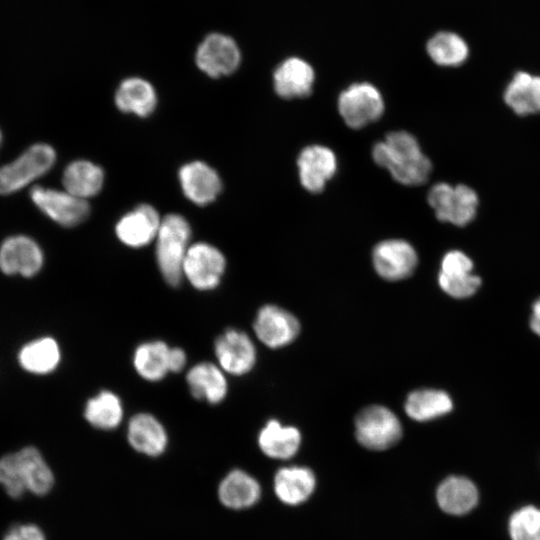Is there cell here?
<instances>
[{
    "label": "cell",
    "mask_w": 540,
    "mask_h": 540,
    "mask_svg": "<svg viewBox=\"0 0 540 540\" xmlns=\"http://www.w3.org/2000/svg\"><path fill=\"white\" fill-rule=\"evenodd\" d=\"M297 167L303 188L311 193H319L336 173L337 158L326 146L310 145L301 150Z\"/></svg>",
    "instance_id": "15"
},
{
    "label": "cell",
    "mask_w": 540,
    "mask_h": 540,
    "mask_svg": "<svg viewBox=\"0 0 540 540\" xmlns=\"http://www.w3.org/2000/svg\"><path fill=\"white\" fill-rule=\"evenodd\" d=\"M123 414L120 398L108 390H103L90 398L84 408L86 421L101 430L117 428L122 422Z\"/></svg>",
    "instance_id": "32"
},
{
    "label": "cell",
    "mask_w": 540,
    "mask_h": 540,
    "mask_svg": "<svg viewBox=\"0 0 540 540\" xmlns=\"http://www.w3.org/2000/svg\"><path fill=\"white\" fill-rule=\"evenodd\" d=\"M2 140H3V136H2V132L0 130V147H1V144H2Z\"/></svg>",
    "instance_id": "39"
},
{
    "label": "cell",
    "mask_w": 540,
    "mask_h": 540,
    "mask_svg": "<svg viewBox=\"0 0 540 540\" xmlns=\"http://www.w3.org/2000/svg\"><path fill=\"white\" fill-rule=\"evenodd\" d=\"M56 152L45 143L28 147L15 160L0 167V195L13 194L45 175L55 164Z\"/></svg>",
    "instance_id": "4"
},
{
    "label": "cell",
    "mask_w": 540,
    "mask_h": 540,
    "mask_svg": "<svg viewBox=\"0 0 540 540\" xmlns=\"http://www.w3.org/2000/svg\"><path fill=\"white\" fill-rule=\"evenodd\" d=\"M103 182V170L90 161H73L63 171L62 183L65 190L81 199L97 195Z\"/></svg>",
    "instance_id": "27"
},
{
    "label": "cell",
    "mask_w": 540,
    "mask_h": 540,
    "mask_svg": "<svg viewBox=\"0 0 540 540\" xmlns=\"http://www.w3.org/2000/svg\"><path fill=\"white\" fill-rule=\"evenodd\" d=\"M373 266L385 280L398 281L409 277L418 263L413 246L402 239L379 242L372 253Z\"/></svg>",
    "instance_id": "13"
},
{
    "label": "cell",
    "mask_w": 540,
    "mask_h": 540,
    "mask_svg": "<svg viewBox=\"0 0 540 540\" xmlns=\"http://www.w3.org/2000/svg\"><path fill=\"white\" fill-rule=\"evenodd\" d=\"M179 180L186 198L201 206L213 202L222 188L217 172L201 161L183 165L179 170Z\"/></svg>",
    "instance_id": "18"
},
{
    "label": "cell",
    "mask_w": 540,
    "mask_h": 540,
    "mask_svg": "<svg viewBox=\"0 0 540 540\" xmlns=\"http://www.w3.org/2000/svg\"><path fill=\"white\" fill-rule=\"evenodd\" d=\"M509 531L512 540H540V509L526 506L510 518Z\"/></svg>",
    "instance_id": "33"
},
{
    "label": "cell",
    "mask_w": 540,
    "mask_h": 540,
    "mask_svg": "<svg viewBox=\"0 0 540 540\" xmlns=\"http://www.w3.org/2000/svg\"><path fill=\"white\" fill-rule=\"evenodd\" d=\"M44 253L30 236L17 234L0 244V271L7 276L32 278L43 268Z\"/></svg>",
    "instance_id": "11"
},
{
    "label": "cell",
    "mask_w": 540,
    "mask_h": 540,
    "mask_svg": "<svg viewBox=\"0 0 540 540\" xmlns=\"http://www.w3.org/2000/svg\"><path fill=\"white\" fill-rule=\"evenodd\" d=\"M34 205L47 217L63 227H74L86 220L90 207L85 199L69 192L35 186L30 190Z\"/></svg>",
    "instance_id": "10"
},
{
    "label": "cell",
    "mask_w": 540,
    "mask_h": 540,
    "mask_svg": "<svg viewBox=\"0 0 540 540\" xmlns=\"http://www.w3.org/2000/svg\"><path fill=\"white\" fill-rule=\"evenodd\" d=\"M260 494L257 480L240 469L230 471L218 486L220 502L230 509L251 507L259 500Z\"/></svg>",
    "instance_id": "23"
},
{
    "label": "cell",
    "mask_w": 540,
    "mask_h": 540,
    "mask_svg": "<svg viewBox=\"0 0 540 540\" xmlns=\"http://www.w3.org/2000/svg\"><path fill=\"white\" fill-rule=\"evenodd\" d=\"M127 440L135 451L156 457L165 451L168 436L164 426L155 416L137 413L128 422Z\"/></svg>",
    "instance_id": "19"
},
{
    "label": "cell",
    "mask_w": 540,
    "mask_h": 540,
    "mask_svg": "<svg viewBox=\"0 0 540 540\" xmlns=\"http://www.w3.org/2000/svg\"><path fill=\"white\" fill-rule=\"evenodd\" d=\"M473 262L464 252L451 250L447 252L440 266V274L447 276H457L472 273Z\"/></svg>",
    "instance_id": "35"
},
{
    "label": "cell",
    "mask_w": 540,
    "mask_h": 540,
    "mask_svg": "<svg viewBox=\"0 0 540 540\" xmlns=\"http://www.w3.org/2000/svg\"><path fill=\"white\" fill-rule=\"evenodd\" d=\"M225 268L226 259L218 248L197 242L189 246L182 272L195 289L210 291L220 284Z\"/></svg>",
    "instance_id": "8"
},
{
    "label": "cell",
    "mask_w": 540,
    "mask_h": 540,
    "mask_svg": "<svg viewBox=\"0 0 540 540\" xmlns=\"http://www.w3.org/2000/svg\"><path fill=\"white\" fill-rule=\"evenodd\" d=\"M372 158L387 169L395 181L407 186L425 183L432 171V163L417 139L406 131L388 133L383 141L373 146Z\"/></svg>",
    "instance_id": "1"
},
{
    "label": "cell",
    "mask_w": 540,
    "mask_h": 540,
    "mask_svg": "<svg viewBox=\"0 0 540 540\" xmlns=\"http://www.w3.org/2000/svg\"><path fill=\"white\" fill-rule=\"evenodd\" d=\"M426 51L435 64L443 67H458L469 56L467 42L452 31H440L434 34L426 44Z\"/></svg>",
    "instance_id": "31"
},
{
    "label": "cell",
    "mask_w": 540,
    "mask_h": 540,
    "mask_svg": "<svg viewBox=\"0 0 540 540\" xmlns=\"http://www.w3.org/2000/svg\"><path fill=\"white\" fill-rule=\"evenodd\" d=\"M214 353L219 367L235 376L248 373L256 361L252 340L245 332L235 328L226 329L216 338Z\"/></svg>",
    "instance_id": "12"
},
{
    "label": "cell",
    "mask_w": 540,
    "mask_h": 540,
    "mask_svg": "<svg viewBox=\"0 0 540 540\" xmlns=\"http://www.w3.org/2000/svg\"><path fill=\"white\" fill-rule=\"evenodd\" d=\"M170 347L154 340L140 344L134 351L133 366L140 377L147 381H160L169 373Z\"/></svg>",
    "instance_id": "29"
},
{
    "label": "cell",
    "mask_w": 540,
    "mask_h": 540,
    "mask_svg": "<svg viewBox=\"0 0 540 540\" xmlns=\"http://www.w3.org/2000/svg\"><path fill=\"white\" fill-rule=\"evenodd\" d=\"M315 82L313 67L300 57L283 60L273 72L275 92L284 99L307 97Z\"/></svg>",
    "instance_id": "17"
},
{
    "label": "cell",
    "mask_w": 540,
    "mask_h": 540,
    "mask_svg": "<svg viewBox=\"0 0 540 540\" xmlns=\"http://www.w3.org/2000/svg\"><path fill=\"white\" fill-rule=\"evenodd\" d=\"M453 408L450 396L436 389L411 392L405 402L407 415L416 421H429L449 413Z\"/></svg>",
    "instance_id": "30"
},
{
    "label": "cell",
    "mask_w": 540,
    "mask_h": 540,
    "mask_svg": "<svg viewBox=\"0 0 540 540\" xmlns=\"http://www.w3.org/2000/svg\"><path fill=\"white\" fill-rule=\"evenodd\" d=\"M337 108L348 127L360 129L377 121L385 105L380 91L373 84L361 82L350 85L339 94Z\"/></svg>",
    "instance_id": "7"
},
{
    "label": "cell",
    "mask_w": 540,
    "mask_h": 540,
    "mask_svg": "<svg viewBox=\"0 0 540 540\" xmlns=\"http://www.w3.org/2000/svg\"><path fill=\"white\" fill-rule=\"evenodd\" d=\"M358 442L370 450H386L402 437L398 417L387 407L371 405L362 409L355 420Z\"/></svg>",
    "instance_id": "6"
},
{
    "label": "cell",
    "mask_w": 540,
    "mask_h": 540,
    "mask_svg": "<svg viewBox=\"0 0 540 540\" xmlns=\"http://www.w3.org/2000/svg\"><path fill=\"white\" fill-rule=\"evenodd\" d=\"M191 229L179 214L166 215L160 224L156 240V262L170 286H178L183 278V262L189 248Z\"/></svg>",
    "instance_id": "3"
},
{
    "label": "cell",
    "mask_w": 540,
    "mask_h": 540,
    "mask_svg": "<svg viewBox=\"0 0 540 540\" xmlns=\"http://www.w3.org/2000/svg\"><path fill=\"white\" fill-rule=\"evenodd\" d=\"M186 382L194 398L209 404H219L228 392L225 372L211 362H200L191 367L186 374Z\"/></svg>",
    "instance_id": "21"
},
{
    "label": "cell",
    "mask_w": 540,
    "mask_h": 540,
    "mask_svg": "<svg viewBox=\"0 0 540 540\" xmlns=\"http://www.w3.org/2000/svg\"><path fill=\"white\" fill-rule=\"evenodd\" d=\"M253 329L264 345L275 349L290 344L298 336L300 324L287 310L267 304L258 310Z\"/></svg>",
    "instance_id": "14"
},
{
    "label": "cell",
    "mask_w": 540,
    "mask_h": 540,
    "mask_svg": "<svg viewBox=\"0 0 540 540\" xmlns=\"http://www.w3.org/2000/svg\"><path fill=\"white\" fill-rule=\"evenodd\" d=\"M301 434L293 426H283L272 419L261 429L258 444L261 451L270 458L288 459L299 449Z\"/></svg>",
    "instance_id": "26"
},
{
    "label": "cell",
    "mask_w": 540,
    "mask_h": 540,
    "mask_svg": "<svg viewBox=\"0 0 540 540\" xmlns=\"http://www.w3.org/2000/svg\"><path fill=\"white\" fill-rule=\"evenodd\" d=\"M198 68L212 78L234 73L241 63V51L229 35L214 32L200 42L195 54Z\"/></svg>",
    "instance_id": "9"
},
{
    "label": "cell",
    "mask_w": 540,
    "mask_h": 540,
    "mask_svg": "<svg viewBox=\"0 0 540 540\" xmlns=\"http://www.w3.org/2000/svg\"><path fill=\"white\" fill-rule=\"evenodd\" d=\"M162 219L149 204L138 205L117 222V238L126 246L140 248L152 242L158 233Z\"/></svg>",
    "instance_id": "16"
},
{
    "label": "cell",
    "mask_w": 540,
    "mask_h": 540,
    "mask_svg": "<svg viewBox=\"0 0 540 540\" xmlns=\"http://www.w3.org/2000/svg\"><path fill=\"white\" fill-rule=\"evenodd\" d=\"M438 283L446 294L461 299L472 296L480 287L481 279L473 273L457 276H447L439 273Z\"/></svg>",
    "instance_id": "34"
},
{
    "label": "cell",
    "mask_w": 540,
    "mask_h": 540,
    "mask_svg": "<svg viewBox=\"0 0 540 540\" xmlns=\"http://www.w3.org/2000/svg\"><path fill=\"white\" fill-rule=\"evenodd\" d=\"M503 100L519 116L540 113V76L517 71L503 91Z\"/></svg>",
    "instance_id": "22"
},
{
    "label": "cell",
    "mask_w": 540,
    "mask_h": 540,
    "mask_svg": "<svg viewBox=\"0 0 540 540\" xmlns=\"http://www.w3.org/2000/svg\"><path fill=\"white\" fill-rule=\"evenodd\" d=\"M427 200L438 220L461 227L474 220L479 206L476 191L464 184L439 182L430 188Z\"/></svg>",
    "instance_id": "5"
},
{
    "label": "cell",
    "mask_w": 540,
    "mask_h": 540,
    "mask_svg": "<svg viewBox=\"0 0 540 540\" xmlns=\"http://www.w3.org/2000/svg\"><path fill=\"white\" fill-rule=\"evenodd\" d=\"M3 540H46L42 530L33 524L13 526L5 534Z\"/></svg>",
    "instance_id": "36"
},
{
    "label": "cell",
    "mask_w": 540,
    "mask_h": 540,
    "mask_svg": "<svg viewBox=\"0 0 540 540\" xmlns=\"http://www.w3.org/2000/svg\"><path fill=\"white\" fill-rule=\"evenodd\" d=\"M0 484L13 498L25 492L47 494L54 484V475L40 451L26 446L0 458Z\"/></svg>",
    "instance_id": "2"
},
{
    "label": "cell",
    "mask_w": 540,
    "mask_h": 540,
    "mask_svg": "<svg viewBox=\"0 0 540 540\" xmlns=\"http://www.w3.org/2000/svg\"><path fill=\"white\" fill-rule=\"evenodd\" d=\"M475 485L464 477L452 476L445 479L437 490V501L446 513L461 515L470 511L477 503Z\"/></svg>",
    "instance_id": "28"
},
{
    "label": "cell",
    "mask_w": 540,
    "mask_h": 540,
    "mask_svg": "<svg viewBox=\"0 0 540 540\" xmlns=\"http://www.w3.org/2000/svg\"><path fill=\"white\" fill-rule=\"evenodd\" d=\"M187 362L185 351L179 347H170L169 351V371L178 373L183 370Z\"/></svg>",
    "instance_id": "37"
},
{
    "label": "cell",
    "mask_w": 540,
    "mask_h": 540,
    "mask_svg": "<svg viewBox=\"0 0 540 540\" xmlns=\"http://www.w3.org/2000/svg\"><path fill=\"white\" fill-rule=\"evenodd\" d=\"M315 483V476L309 468L285 467L276 473L274 489L277 497L282 502L297 505L312 494Z\"/></svg>",
    "instance_id": "25"
},
{
    "label": "cell",
    "mask_w": 540,
    "mask_h": 540,
    "mask_svg": "<svg viewBox=\"0 0 540 540\" xmlns=\"http://www.w3.org/2000/svg\"><path fill=\"white\" fill-rule=\"evenodd\" d=\"M530 327L534 333L540 336V298L533 304Z\"/></svg>",
    "instance_id": "38"
},
{
    "label": "cell",
    "mask_w": 540,
    "mask_h": 540,
    "mask_svg": "<svg viewBox=\"0 0 540 540\" xmlns=\"http://www.w3.org/2000/svg\"><path fill=\"white\" fill-rule=\"evenodd\" d=\"M59 343L51 336H41L23 344L16 355L27 373L43 376L54 372L61 362Z\"/></svg>",
    "instance_id": "20"
},
{
    "label": "cell",
    "mask_w": 540,
    "mask_h": 540,
    "mask_svg": "<svg viewBox=\"0 0 540 540\" xmlns=\"http://www.w3.org/2000/svg\"><path fill=\"white\" fill-rule=\"evenodd\" d=\"M115 104L122 112L146 117L156 107V91L147 80L130 77L123 80L118 86L115 93Z\"/></svg>",
    "instance_id": "24"
}]
</instances>
